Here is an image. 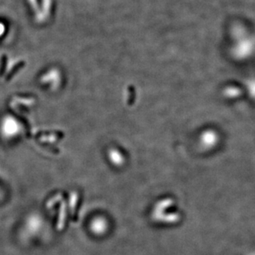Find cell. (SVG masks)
Instances as JSON below:
<instances>
[]
</instances>
